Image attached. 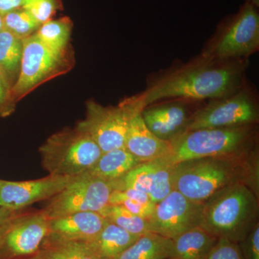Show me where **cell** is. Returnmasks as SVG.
Listing matches in <instances>:
<instances>
[{
    "instance_id": "cell-38",
    "label": "cell",
    "mask_w": 259,
    "mask_h": 259,
    "mask_svg": "<svg viewBox=\"0 0 259 259\" xmlns=\"http://www.w3.org/2000/svg\"><path fill=\"white\" fill-rule=\"evenodd\" d=\"M166 259H171V258H166Z\"/></svg>"
},
{
    "instance_id": "cell-13",
    "label": "cell",
    "mask_w": 259,
    "mask_h": 259,
    "mask_svg": "<svg viewBox=\"0 0 259 259\" xmlns=\"http://www.w3.org/2000/svg\"><path fill=\"white\" fill-rule=\"evenodd\" d=\"M74 178L49 175L38 180L22 182L0 180V207L19 211L35 202L49 200Z\"/></svg>"
},
{
    "instance_id": "cell-24",
    "label": "cell",
    "mask_w": 259,
    "mask_h": 259,
    "mask_svg": "<svg viewBox=\"0 0 259 259\" xmlns=\"http://www.w3.org/2000/svg\"><path fill=\"white\" fill-rule=\"evenodd\" d=\"M109 204H119L134 214L146 219L151 217L156 206L147 193L133 189L114 190Z\"/></svg>"
},
{
    "instance_id": "cell-19",
    "label": "cell",
    "mask_w": 259,
    "mask_h": 259,
    "mask_svg": "<svg viewBox=\"0 0 259 259\" xmlns=\"http://www.w3.org/2000/svg\"><path fill=\"white\" fill-rule=\"evenodd\" d=\"M141 163L142 162L125 148H117L102 153L98 161L87 173L102 180L115 182Z\"/></svg>"
},
{
    "instance_id": "cell-34",
    "label": "cell",
    "mask_w": 259,
    "mask_h": 259,
    "mask_svg": "<svg viewBox=\"0 0 259 259\" xmlns=\"http://www.w3.org/2000/svg\"><path fill=\"white\" fill-rule=\"evenodd\" d=\"M12 212H13V211L7 210V209L0 207V223L3 222L5 218L8 217Z\"/></svg>"
},
{
    "instance_id": "cell-16",
    "label": "cell",
    "mask_w": 259,
    "mask_h": 259,
    "mask_svg": "<svg viewBox=\"0 0 259 259\" xmlns=\"http://www.w3.org/2000/svg\"><path fill=\"white\" fill-rule=\"evenodd\" d=\"M107 220L97 212H80L49 219V234L69 240L88 242L101 232Z\"/></svg>"
},
{
    "instance_id": "cell-14",
    "label": "cell",
    "mask_w": 259,
    "mask_h": 259,
    "mask_svg": "<svg viewBox=\"0 0 259 259\" xmlns=\"http://www.w3.org/2000/svg\"><path fill=\"white\" fill-rule=\"evenodd\" d=\"M197 102L172 99L156 102L141 112L148 129L158 139L170 141L183 134L192 114V106Z\"/></svg>"
},
{
    "instance_id": "cell-9",
    "label": "cell",
    "mask_w": 259,
    "mask_h": 259,
    "mask_svg": "<svg viewBox=\"0 0 259 259\" xmlns=\"http://www.w3.org/2000/svg\"><path fill=\"white\" fill-rule=\"evenodd\" d=\"M49 233V219L40 210L13 211L0 223V259L36 254Z\"/></svg>"
},
{
    "instance_id": "cell-36",
    "label": "cell",
    "mask_w": 259,
    "mask_h": 259,
    "mask_svg": "<svg viewBox=\"0 0 259 259\" xmlns=\"http://www.w3.org/2000/svg\"><path fill=\"white\" fill-rule=\"evenodd\" d=\"M245 2L250 3V4L255 5V6L258 7L259 5V0H246Z\"/></svg>"
},
{
    "instance_id": "cell-18",
    "label": "cell",
    "mask_w": 259,
    "mask_h": 259,
    "mask_svg": "<svg viewBox=\"0 0 259 259\" xmlns=\"http://www.w3.org/2000/svg\"><path fill=\"white\" fill-rule=\"evenodd\" d=\"M140 236L107 221L101 232L92 241L85 243L100 258L112 259L128 248Z\"/></svg>"
},
{
    "instance_id": "cell-33",
    "label": "cell",
    "mask_w": 259,
    "mask_h": 259,
    "mask_svg": "<svg viewBox=\"0 0 259 259\" xmlns=\"http://www.w3.org/2000/svg\"><path fill=\"white\" fill-rule=\"evenodd\" d=\"M23 0H0V14L4 16L7 13L22 8Z\"/></svg>"
},
{
    "instance_id": "cell-8",
    "label": "cell",
    "mask_w": 259,
    "mask_h": 259,
    "mask_svg": "<svg viewBox=\"0 0 259 259\" xmlns=\"http://www.w3.org/2000/svg\"><path fill=\"white\" fill-rule=\"evenodd\" d=\"M259 106L254 93L244 84L231 95L209 100L192 114L186 131L258 125Z\"/></svg>"
},
{
    "instance_id": "cell-21",
    "label": "cell",
    "mask_w": 259,
    "mask_h": 259,
    "mask_svg": "<svg viewBox=\"0 0 259 259\" xmlns=\"http://www.w3.org/2000/svg\"><path fill=\"white\" fill-rule=\"evenodd\" d=\"M171 239L150 232L112 259H166L171 256Z\"/></svg>"
},
{
    "instance_id": "cell-6",
    "label": "cell",
    "mask_w": 259,
    "mask_h": 259,
    "mask_svg": "<svg viewBox=\"0 0 259 259\" xmlns=\"http://www.w3.org/2000/svg\"><path fill=\"white\" fill-rule=\"evenodd\" d=\"M258 48V7L245 2L238 13L223 20L200 55L213 60H241Z\"/></svg>"
},
{
    "instance_id": "cell-4",
    "label": "cell",
    "mask_w": 259,
    "mask_h": 259,
    "mask_svg": "<svg viewBox=\"0 0 259 259\" xmlns=\"http://www.w3.org/2000/svg\"><path fill=\"white\" fill-rule=\"evenodd\" d=\"M258 197L243 184L224 187L204 202L199 226L217 238L238 243L259 223Z\"/></svg>"
},
{
    "instance_id": "cell-12",
    "label": "cell",
    "mask_w": 259,
    "mask_h": 259,
    "mask_svg": "<svg viewBox=\"0 0 259 259\" xmlns=\"http://www.w3.org/2000/svg\"><path fill=\"white\" fill-rule=\"evenodd\" d=\"M203 203L193 202L177 190H172L156 204L148 218L151 233L174 239L200 225Z\"/></svg>"
},
{
    "instance_id": "cell-1",
    "label": "cell",
    "mask_w": 259,
    "mask_h": 259,
    "mask_svg": "<svg viewBox=\"0 0 259 259\" xmlns=\"http://www.w3.org/2000/svg\"><path fill=\"white\" fill-rule=\"evenodd\" d=\"M248 59L218 61L199 56L154 76L146 90L130 97L140 110L163 100L199 102L221 98L245 84Z\"/></svg>"
},
{
    "instance_id": "cell-10",
    "label": "cell",
    "mask_w": 259,
    "mask_h": 259,
    "mask_svg": "<svg viewBox=\"0 0 259 259\" xmlns=\"http://www.w3.org/2000/svg\"><path fill=\"white\" fill-rule=\"evenodd\" d=\"M115 190V182L85 173L75 177L64 190L49 199L42 209L49 219L75 212H100L109 204Z\"/></svg>"
},
{
    "instance_id": "cell-7",
    "label": "cell",
    "mask_w": 259,
    "mask_h": 259,
    "mask_svg": "<svg viewBox=\"0 0 259 259\" xmlns=\"http://www.w3.org/2000/svg\"><path fill=\"white\" fill-rule=\"evenodd\" d=\"M23 46L20 75L12 90L16 103L42 83L66 74L75 64L72 49L62 53L51 51L35 33L23 40Z\"/></svg>"
},
{
    "instance_id": "cell-17",
    "label": "cell",
    "mask_w": 259,
    "mask_h": 259,
    "mask_svg": "<svg viewBox=\"0 0 259 259\" xmlns=\"http://www.w3.org/2000/svg\"><path fill=\"white\" fill-rule=\"evenodd\" d=\"M218 238L200 226L172 239L171 259H207Z\"/></svg>"
},
{
    "instance_id": "cell-29",
    "label": "cell",
    "mask_w": 259,
    "mask_h": 259,
    "mask_svg": "<svg viewBox=\"0 0 259 259\" xmlns=\"http://www.w3.org/2000/svg\"><path fill=\"white\" fill-rule=\"evenodd\" d=\"M59 0H23L22 8L28 11L39 23L51 20L60 9Z\"/></svg>"
},
{
    "instance_id": "cell-3",
    "label": "cell",
    "mask_w": 259,
    "mask_h": 259,
    "mask_svg": "<svg viewBox=\"0 0 259 259\" xmlns=\"http://www.w3.org/2000/svg\"><path fill=\"white\" fill-rule=\"evenodd\" d=\"M169 143L168 154L158 159L169 166L197 158L244 156L258 148V125L185 131Z\"/></svg>"
},
{
    "instance_id": "cell-23",
    "label": "cell",
    "mask_w": 259,
    "mask_h": 259,
    "mask_svg": "<svg viewBox=\"0 0 259 259\" xmlns=\"http://www.w3.org/2000/svg\"><path fill=\"white\" fill-rule=\"evenodd\" d=\"M73 23L69 17L51 19L41 24L35 35L47 48L55 52L62 53L71 49V36Z\"/></svg>"
},
{
    "instance_id": "cell-27",
    "label": "cell",
    "mask_w": 259,
    "mask_h": 259,
    "mask_svg": "<svg viewBox=\"0 0 259 259\" xmlns=\"http://www.w3.org/2000/svg\"><path fill=\"white\" fill-rule=\"evenodd\" d=\"M153 171V161L142 162L120 179L115 181V190L133 189L149 192Z\"/></svg>"
},
{
    "instance_id": "cell-15",
    "label": "cell",
    "mask_w": 259,
    "mask_h": 259,
    "mask_svg": "<svg viewBox=\"0 0 259 259\" xmlns=\"http://www.w3.org/2000/svg\"><path fill=\"white\" fill-rule=\"evenodd\" d=\"M132 103L125 141V148L141 162L161 159L168 154L170 143L158 139L148 129L141 115V110Z\"/></svg>"
},
{
    "instance_id": "cell-22",
    "label": "cell",
    "mask_w": 259,
    "mask_h": 259,
    "mask_svg": "<svg viewBox=\"0 0 259 259\" xmlns=\"http://www.w3.org/2000/svg\"><path fill=\"white\" fill-rule=\"evenodd\" d=\"M23 47V40L5 30L0 32V71L12 90L20 75Z\"/></svg>"
},
{
    "instance_id": "cell-20",
    "label": "cell",
    "mask_w": 259,
    "mask_h": 259,
    "mask_svg": "<svg viewBox=\"0 0 259 259\" xmlns=\"http://www.w3.org/2000/svg\"><path fill=\"white\" fill-rule=\"evenodd\" d=\"M37 255L40 259H102L85 242L69 241L49 233Z\"/></svg>"
},
{
    "instance_id": "cell-30",
    "label": "cell",
    "mask_w": 259,
    "mask_h": 259,
    "mask_svg": "<svg viewBox=\"0 0 259 259\" xmlns=\"http://www.w3.org/2000/svg\"><path fill=\"white\" fill-rule=\"evenodd\" d=\"M207 259H244L236 242L224 238H218Z\"/></svg>"
},
{
    "instance_id": "cell-32",
    "label": "cell",
    "mask_w": 259,
    "mask_h": 259,
    "mask_svg": "<svg viewBox=\"0 0 259 259\" xmlns=\"http://www.w3.org/2000/svg\"><path fill=\"white\" fill-rule=\"evenodd\" d=\"M238 243L243 258L259 259V223Z\"/></svg>"
},
{
    "instance_id": "cell-5",
    "label": "cell",
    "mask_w": 259,
    "mask_h": 259,
    "mask_svg": "<svg viewBox=\"0 0 259 259\" xmlns=\"http://www.w3.org/2000/svg\"><path fill=\"white\" fill-rule=\"evenodd\" d=\"M39 153L42 168L49 175L69 177L90 171L102 154L97 143L76 126L51 135Z\"/></svg>"
},
{
    "instance_id": "cell-2",
    "label": "cell",
    "mask_w": 259,
    "mask_h": 259,
    "mask_svg": "<svg viewBox=\"0 0 259 259\" xmlns=\"http://www.w3.org/2000/svg\"><path fill=\"white\" fill-rule=\"evenodd\" d=\"M258 148L241 156L188 160L171 166L172 187L193 202L204 203L216 192L243 184L259 197Z\"/></svg>"
},
{
    "instance_id": "cell-37",
    "label": "cell",
    "mask_w": 259,
    "mask_h": 259,
    "mask_svg": "<svg viewBox=\"0 0 259 259\" xmlns=\"http://www.w3.org/2000/svg\"><path fill=\"white\" fill-rule=\"evenodd\" d=\"M17 259H40L37 256V253L36 254L33 255H30V256L23 257V258H17Z\"/></svg>"
},
{
    "instance_id": "cell-25",
    "label": "cell",
    "mask_w": 259,
    "mask_h": 259,
    "mask_svg": "<svg viewBox=\"0 0 259 259\" xmlns=\"http://www.w3.org/2000/svg\"><path fill=\"white\" fill-rule=\"evenodd\" d=\"M100 213L108 222L132 234L141 236L150 233L148 219L134 214L119 204H108Z\"/></svg>"
},
{
    "instance_id": "cell-26",
    "label": "cell",
    "mask_w": 259,
    "mask_h": 259,
    "mask_svg": "<svg viewBox=\"0 0 259 259\" xmlns=\"http://www.w3.org/2000/svg\"><path fill=\"white\" fill-rule=\"evenodd\" d=\"M4 30L25 40L36 32L40 24L23 8H18L3 16Z\"/></svg>"
},
{
    "instance_id": "cell-35",
    "label": "cell",
    "mask_w": 259,
    "mask_h": 259,
    "mask_svg": "<svg viewBox=\"0 0 259 259\" xmlns=\"http://www.w3.org/2000/svg\"><path fill=\"white\" fill-rule=\"evenodd\" d=\"M4 30V24H3V16L0 14V32Z\"/></svg>"
},
{
    "instance_id": "cell-31",
    "label": "cell",
    "mask_w": 259,
    "mask_h": 259,
    "mask_svg": "<svg viewBox=\"0 0 259 259\" xmlns=\"http://www.w3.org/2000/svg\"><path fill=\"white\" fill-rule=\"evenodd\" d=\"M16 105L13 100L12 88L0 71V118L13 114Z\"/></svg>"
},
{
    "instance_id": "cell-11",
    "label": "cell",
    "mask_w": 259,
    "mask_h": 259,
    "mask_svg": "<svg viewBox=\"0 0 259 259\" xmlns=\"http://www.w3.org/2000/svg\"><path fill=\"white\" fill-rule=\"evenodd\" d=\"M128 97L117 106H103L90 100L86 104V116L76 127L88 134L102 153L125 148L126 133L133 111Z\"/></svg>"
},
{
    "instance_id": "cell-28",
    "label": "cell",
    "mask_w": 259,
    "mask_h": 259,
    "mask_svg": "<svg viewBox=\"0 0 259 259\" xmlns=\"http://www.w3.org/2000/svg\"><path fill=\"white\" fill-rule=\"evenodd\" d=\"M153 161V171L148 196L153 203L157 204L173 190L171 166L159 160Z\"/></svg>"
}]
</instances>
